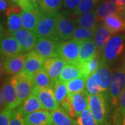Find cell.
I'll list each match as a JSON object with an SVG mask.
<instances>
[{
  "label": "cell",
  "mask_w": 125,
  "mask_h": 125,
  "mask_svg": "<svg viewBox=\"0 0 125 125\" xmlns=\"http://www.w3.org/2000/svg\"><path fill=\"white\" fill-rule=\"evenodd\" d=\"M9 1L10 0H0V10L1 13L6 11L7 9L9 8L10 4V3H9Z\"/></svg>",
  "instance_id": "obj_43"
},
{
  "label": "cell",
  "mask_w": 125,
  "mask_h": 125,
  "mask_svg": "<svg viewBox=\"0 0 125 125\" xmlns=\"http://www.w3.org/2000/svg\"><path fill=\"white\" fill-rule=\"evenodd\" d=\"M125 90V67H117L114 72L108 97L113 106L116 107L119 98Z\"/></svg>",
  "instance_id": "obj_6"
},
{
  "label": "cell",
  "mask_w": 125,
  "mask_h": 125,
  "mask_svg": "<svg viewBox=\"0 0 125 125\" xmlns=\"http://www.w3.org/2000/svg\"><path fill=\"white\" fill-rule=\"evenodd\" d=\"M14 83L20 107L33 93L34 88L33 76L23 71L14 76Z\"/></svg>",
  "instance_id": "obj_5"
},
{
  "label": "cell",
  "mask_w": 125,
  "mask_h": 125,
  "mask_svg": "<svg viewBox=\"0 0 125 125\" xmlns=\"http://www.w3.org/2000/svg\"><path fill=\"white\" fill-rule=\"evenodd\" d=\"M85 90L90 95L103 94L102 88L97 80L94 73L87 79Z\"/></svg>",
  "instance_id": "obj_37"
},
{
  "label": "cell",
  "mask_w": 125,
  "mask_h": 125,
  "mask_svg": "<svg viewBox=\"0 0 125 125\" xmlns=\"http://www.w3.org/2000/svg\"><path fill=\"white\" fill-rule=\"evenodd\" d=\"M86 81L87 79L85 77L81 76L66 82L68 94H74L84 90L85 89Z\"/></svg>",
  "instance_id": "obj_33"
},
{
  "label": "cell",
  "mask_w": 125,
  "mask_h": 125,
  "mask_svg": "<svg viewBox=\"0 0 125 125\" xmlns=\"http://www.w3.org/2000/svg\"><path fill=\"white\" fill-rule=\"evenodd\" d=\"M121 125H125V115L123 117V119H122V121L121 122Z\"/></svg>",
  "instance_id": "obj_46"
},
{
  "label": "cell",
  "mask_w": 125,
  "mask_h": 125,
  "mask_svg": "<svg viewBox=\"0 0 125 125\" xmlns=\"http://www.w3.org/2000/svg\"><path fill=\"white\" fill-rule=\"evenodd\" d=\"M12 36L17 39L22 49V52L33 50L38 38L35 31H29L24 28L12 33Z\"/></svg>",
  "instance_id": "obj_14"
},
{
  "label": "cell",
  "mask_w": 125,
  "mask_h": 125,
  "mask_svg": "<svg viewBox=\"0 0 125 125\" xmlns=\"http://www.w3.org/2000/svg\"><path fill=\"white\" fill-rule=\"evenodd\" d=\"M107 98L108 94H89L88 107L98 125H107Z\"/></svg>",
  "instance_id": "obj_3"
},
{
  "label": "cell",
  "mask_w": 125,
  "mask_h": 125,
  "mask_svg": "<svg viewBox=\"0 0 125 125\" xmlns=\"http://www.w3.org/2000/svg\"><path fill=\"white\" fill-rule=\"evenodd\" d=\"M54 81L49 76L45 67H42L33 75V83L34 86H38L41 88H51L52 87Z\"/></svg>",
  "instance_id": "obj_31"
},
{
  "label": "cell",
  "mask_w": 125,
  "mask_h": 125,
  "mask_svg": "<svg viewBox=\"0 0 125 125\" xmlns=\"http://www.w3.org/2000/svg\"><path fill=\"white\" fill-rule=\"evenodd\" d=\"M82 76L79 67L76 64L67 63L62 69L58 79L62 82H67Z\"/></svg>",
  "instance_id": "obj_29"
},
{
  "label": "cell",
  "mask_w": 125,
  "mask_h": 125,
  "mask_svg": "<svg viewBox=\"0 0 125 125\" xmlns=\"http://www.w3.org/2000/svg\"><path fill=\"white\" fill-rule=\"evenodd\" d=\"M97 54H98L97 48L93 39L81 42L80 44L79 62H85L93 58Z\"/></svg>",
  "instance_id": "obj_22"
},
{
  "label": "cell",
  "mask_w": 125,
  "mask_h": 125,
  "mask_svg": "<svg viewBox=\"0 0 125 125\" xmlns=\"http://www.w3.org/2000/svg\"><path fill=\"white\" fill-rule=\"evenodd\" d=\"M124 10V8L117 6L111 1H106L99 6L97 9L95 10V12L97 20L102 21L113 14H122Z\"/></svg>",
  "instance_id": "obj_20"
},
{
  "label": "cell",
  "mask_w": 125,
  "mask_h": 125,
  "mask_svg": "<svg viewBox=\"0 0 125 125\" xmlns=\"http://www.w3.org/2000/svg\"><path fill=\"white\" fill-rule=\"evenodd\" d=\"M59 42L50 38H38L34 49L46 58L59 57L58 53Z\"/></svg>",
  "instance_id": "obj_11"
},
{
  "label": "cell",
  "mask_w": 125,
  "mask_h": 125,
  "mask_svg": "<svg viewBox=\"0 0 125 125\" xmlns=\"http://www.w3.org/2000/svg\"><path fill=\"white\" fill-rule=\"evenodd\" d=\"M106 1H111L115 4H116L117 6L125 9V0H106Z\"/></svg>",
  "instance_id": "obj_44"
},
{
  "label": "cell",
  "mask_w": 125,
  "mask_h": 125,
  "mask_svg": "<svg viewBox=\"0 0 125 125\" xmlns=\"http://www.w3.org/2000/svg\"><path fill=\"white\" fill-rule=\"evenodd\" d=\"M14 4L13 2L10 3L6 11V15L7 16V29L11 34L19 31L23 27L21 16V13L23 10L20 6Z\"/></svg>",
  "instance_id": "obj_12"
},
{
  "label": "cell",
  "mask_w": 125,
  "mask_h": 125,
  "mask_svg": "<svg viewBox=\"0 0 125 125\" xmlns=\"http://www.w3.org/2000/svg\"><path fill=\"white\" fill-rule=\"evenodd\" d=\"M33 93L38 97L43 109L53 111L59 107V104L56 100L52 88L34 86Z\"/></svg>",
  "instance_id": "obj_10"
},
{
  "label": "cell",
  "mask_w": 125,
  "mask_h": 125,
  "mask_svg": "<svg viewBox=\"0 0 125 125\" xmlns=\"http://www.w3.org/2000/svg\"><path fill=\"white\" fill-rule=\"evenodd\" d=\"M76 15L68 10L58 12L56 19V32L60 40H68L72 38L76 30Z\"/></svg>",
  "instance_id": "obj_1"
},
{
  "label": "cell",
  "mask_w": 125,
  "mask_h": 125,
  "mask_svg": "<svg viewBox=\"0 0 125 125\" xmlns=\"http://www.w3.org/2000/svg\"><path fill=\"white\" fill-rule=\"evenodd\" d=\"M52 88L53 90L56 100L58 104H61L63 100L67 97L68 90L66 85V82H62L59 79L54 81Z\"/></svg>",
  "instance_id": "obj_32"
},
{
  "label": "cell",
  "mask_w": 125,
  "mask_h": 125,
  "mask_svg": "<svg viewBox=\"0 0 125 125\" xmlns=\"http://www.w3.org/2000/svg\"><path fill=\"white\" fill-rule=\"evenodd\" d=\"M46 58L38 53L36 50L29 51L27 54L24 68L23 71L33 76L45 64Z\"/></svg>",
  "instance_id": "obj_16"
},
{
  "label": "cell",
  "mask_w": 125,
  "mask_h": 125,
  "mask_svg": "<svg viewBox=\"0 0 125 125\" xmlns=\"http://www.w3.org/2000/svg\"><path fill=\"white\" fill-rule=\"evenodd\" d=\"M125 115V90L120 95L115 107L113 115V123L115 125H121L123 117Z\"/></svg>",
  "instance_id": "obj_34"
},
{
  "label": "cell",
  "mask_w": 125,
  "mask_h": 125,
  "mask_svg": "<svg viewBox=\"0 0 125 125\" xmlns=\"http://www.w3.org/2000/svg\"><path fill=\"white\" fill-rule=\"evenodd\" d=\"M68 95L70 99V104L67 113L73 118L78 117L86 108L88 107L89 94L84 90L79 93L68 94Z\"/></svg>",
  "instance_id": "obj_8"
},
{
  "label": "cell",
  "mask_w": 125,
  "mask_h": 125,
  "mask_svg": "<svg viewBox=\"0 0 125 125\" xmlns=\"http://www.w3.org/2000/svg\"><path fill=\"white\" fill-rule=\"evenodd\" d=\"M97 22L98 20L95 10H91L82 14L76 18V22L79 27L90 29H96L97 27Z\"/></svg>",
  "instance_id": "obj_28"
},
{
  "label": "cell",
  "mask_w": 125,
  "mask_h": 125,
  "mask_svg": "<svg viewBox=\"0 0 125 125\" xmlns=\"http://www.w3.org/2000/svg\"><path fill=\"white\" fill-rule=\"evenodd\" d=\"M125 38L123 35L112 36L103 49L101 60L107 64L114 62L120 57L125 49Z\"/></svg>",
  "instance_id": "obj_4"
},
{
  "label": "cell",
  "mask_w": 125,
  "mask_h": 125,
  "mask_svg": "<svg viewBox=\"0 0 125 125\" xmlns=\"http://www.w3.org/2000/svg\"><path fill=\"white\" fill-rule=\"evenodd\" d=\"M41 11L38 9L32 10H22L21 13L23 28L29 31H35Z\"/></svg>",
  "instance_id": "obj_21"
},
{
  "label": "cell",
  "mask_w": 125,
  "mask_h": 125,
  "mask_svg": "<svg viewBox=\"0 0 125 125\" xmlns=\"http://www.w3.org/2000/svg\"><path fill=\"white\" fill-rule=\"evenodd\" d=\"M82 0H63L62 5L67 10H73L79 6Z\"/></svg>",
  "instance_id": "obj_42"
},
{
  "label": "cell",
  "mask_w": 125,
  "mask_h": 125,
  "mask_svg": "<svg viewBox=\"0 0 125 125\" xmlns=\"http://www.w3.org/2000/svg\"><path fill=\"white\" fill-rule=\"evenodd\" d=\"M78 125H98L89 107H87L77 117Z\"/></svg>",
  "instance_id": "obj_38"
},
{
  "label": "cell",
  "mask_w": 125,
  "mask_h": 125,
  "mask_svg": "<svg viewBox=\"0 0 125 125\" xmlns=\"http://www.w3.org/2000/svg\"><path fill=\"white\" fill-rule=\"evenodd\" d=\"M13 111L10 109L4 108L1 110L0 113V125H10Z\"/></svg>",
  "instance_id": "obj_39"
},
{
  "label": "cell",
  "mask_w": 125,
  "mask_h": 125,
  "mask_svg": "<svg viewBox=\"0 0 125 125\" xmlns=\"http://www.w3.org/2000/svg\"><path fill=\"white\" fill-rule=\"evenodd\" d=\"M10 1L20 6L23 10H32L38 9V7L33 4L29 0H10Z\"/></svg>",
  "instance_id": "obj_40"
},
{
  "label": "cell",
  "mask_w": 125,
  "mask_h": 125,
  "mask_svg": "<svg viewBox=\"0 0 125 125\" xmlns=\"http://www.w3.org/2000/svg\"><path fill=\"white\" fill-rule=\"evenodd\" d=\"M40 109H43L42 104L40 103V100L38 98V97L33 93L23 102L22 106L18 108L19 112L24 117L28 114H30L33 112H35Z\"/></svg>",
  "instance_id": "obj_24"
},
{
  "label": "cell",
  "mask_w": 125,
  "mask_h": 125,
  "mask_svg": "<svg viewBox=\"0 0 125 125\" xmlns=\"http://www.w3.org/2000/svg\"><path fill=\"white\" fill-rule=\"evenodd\" d=\"M104 24L108 27L112 34H115L123 31L125 28V22L120 14H113L104 20Z\"/></svg>",
  "instance_id": "obj_27"
},
{
  "label": "cell",
  "mask_w": 125,
  "mask_h": 125,
  "mask_svg": "<svg viewBox=\"0 0 125 125\" xmlns=\"http://www.w3.org/2000/svg\"><path fill=\"white\" fill-rule=\"evenodd\" d=\"M96 29H90L84 27H79L76 29L72 37V39L79 42L85 40L93 39Z\"/></svg>",
  "instance_id": "obj_35"
},
{
  "label": "cell",
  "mask_w": 125,
  "mask_h": 125,
  "mask_svg": "<svg viewBox=\"0 0 125 125\" xmlns=\"http://www.w3.org/2000/svg\"><path fill=\"white\" fill-rule=\"evenodd\" d=\"M57 14L45 13L41 11L35 30V33L38 38L46 37L52 38L58 42L60 41L56 32Z\"/></svg>",
  "instance_id": "obj_2"
},
{
  "label": "cell",
  "mask_w": 125,
  "mask_h": 125,
  "mask_svg": "<svg viewBox=\"0 0 125 125\" xmlns=\"http://www.w3.org/2000/svg\"><path fill=\"white\" fill-rule=\"evenodd\" d=\"M1 89L3 91L6 106L5 108L13 111L19 108L18 95L14 83V76L7 78L4 81Z\"/></svg>",
  "instance_id": "obj_13"
},
{
  "label": "cell",
  "mask_w": 125,
  "mask_h": 125,
  "mask_svg": "<svg viewBox=\"0 0 125 125\" xmlns=\"http://www.w3.org/2000/svg\"><path fill=\"white\" fill-rule=\"evenodd\" d=\"M10 125H25L24 116L19 112L18 108L13 110Z\"/></svg>",
  "instance_id": "obj_41"
},
{
  "label": "cell",
  "mask_w": 125,
  "mask_h": 125,
  "mask_svg": "<svg viewBox=\"0 0 125 125\" xmlns=\"http://www.w3.org/2000/svg\"><path fill=\"white\" fill-rule=\"evenodd\" d=\"M27 54L20 53L3 60L1 63V70L4 71L9 75H17L22 72L24 68Z\"/></svg>",
  "instance_id": "obj_9"
},
{
  "label": "cell",
  "mask_w": 125,
  "mask_h": 125,
  "mask_svg": "<svg viewBox=\"0 0 125 125\" xmlns=\"http://www.w3.org/2000/svg\"><path fill=\"white\" fill-rule=\"evenodd\" d=\"M0 47L1 56L3 60L22 52L21 46L13 36H6L1 38Z\"/></svg>",
  "instance_id": "obj_15"
},
{
  "label": "cell",
  "mask_w": 125,
  "mask_h": 125,
  "mask_svg": "<svg viewBox=\"0 0 125 125\" xmlns=\"http://www.w3.org/2000/svg\"><path fill=\"white\" fill-rule=\"evenodd\" d=\"M51 112L54 125H78L76 120H74L62 107H58Z\"/></svg>",
  "instance_id": "obj_26"
},
{
  "label": "cell",
  "mask_w": 125,
  "mask_h": 125,
  "mask_svg": "<svg viewBox=\"0 0 125 125\" xmlns=\"http://www.w3.org/2000/svg\"><path fill=\"white\" fill-rule=\"evenodd\" d=\"M124 67H125V65H124Z\"/></svg>",
  "instance_id": "obj_47"
},
{
  "label": "cell",
  "mask_w": 125,
  "mask_h": 125,
  "mask_svg": "<svg viewBox=\"0 0 125 125\" xmlns=\"http://www.w3.org/2000/svg\"><path fill=\"white\" fill-rule=\"evenodd\" d=\"M81 42L72 39L59 42L58 56L67 63L77 64L79 61Z\"/></svg>",
  "instance_id": "obj_7"
},
{
  "label": "cell",
  "mask_w": 125,
  "mask_h": 125,
  "mask_svg": "<svg viewBox=\"0 0 125 125\" xmlns=\"http://www.w3.org/2000/svg\"><path fill=\"white\" fill-rule=\"evenodd\" d=\"M94 74L102 88L103 94H108L113 78L112 72L108 66V64L103 62L101 60L99 67Z\"/></svg>",
  "instance_id": "obj_18"
},
{
  "label": "cell",
  "mask_w": 125,
  "mask_h": 125,
  "mask_svg": "<svg viewBox=\"0 0 125 125\" xmlns=\"http://www.w3.org/2000/svg\"><path fill=\"white\" fill-rule=\"evenodd\" d=\"M101 64V57L99 54H97L90 60L76 64L80 68L82 76L88 79L91 74L94 73Z\"/></svg>",
  "instance_id": "obj_25"
},
{
  "label": "cell",
  "mask_w": 125,
  "mask_h": 125,
  "mask_svg": "<svg viewBox=\"0 0 125 125\" xmlns=\"http://www.w3.org/2000/svg\"><path fill=\"white\" fill-rule=\"evenodd\" d=\"M25 125H54L52 112L40 109L24 117Z\"/></svg>",
  "instance_id": "obj_17"
},
{
  "label": "cell",
  "mask_w": 125,
  "mask_h": 125,
  "mask_svg": "<svg viewBox=\"0 0 125 125\" xmlns=\"http://www.w3.org/2000/svg\"><path fill=\"white\" fill-rule=\"evenodd\" d=\"M62 2L63 0H40L38 6L43 13L56 14L61 8Z\"/></svg>",
  "instance_id": "obj_30"
},
{
  "label": "cell",
  "mask_w": 125,
  "mask_h": 125,
  "mask_svg": "<svg viewBox=\"0 0 125 125\" xmlns=\"http://www.w3.org/2000/svg\"><path fill=\"white\" fill-rule=\"evenodd\" d=\"M67 62L60 57H52L46 59L44 67L47 72L49 76L52 81L58 79L62 69Z\"/></svg>",
  "instance_id": "obj_19"
},
{
  "label": "cell",
  "mask_w": 125,
  "mask_h": 125,
  "mask_svg": "<svg viewBox=\"0 0 125 125\" xmlns=\"http://www.w3.org/2000/svg\"><path fill=\"white\" fill-rule=\"evenodd\" d=\"M99 1V0H82L76 9L72 10V13L76 16L88 13L95 7Z\"/></svg>",
  "instance_id": "obj_36"
},
{
  "label": "cell",
  "mask_w": 125,
  "mask_h": 125,
  "mask_svg": "<svg viewBox=\"0 0 125 125\" xmlns=\"http://www.w3.org/2000/svg\"><path fill=\"white\" fill-rule=\"evenodd\" d=\"M29 1H31L33 4H34L36 6H37V7H38V8H39V6H38V4H39L40 0H29Z\"/></svg>",
  "instance_id": "obj_45"
},
{
  "label": "cell",
  "mask_w": 125,
  "mask_h": 125,
  "mask_svg": "<svg viewBox=\"0 0 125 125\" xmlns=\"http://www.w3.org/2000/svg\"><path fill=\"white\" fill-rule=\"evenodd\" d=\"M111 32L104 24L97 26L95 31L94 41L96 44L99 54L104 49L106 44L111 38Z\"/></svg>",
  "instance_id": "obj_23"
}]
</instances>
